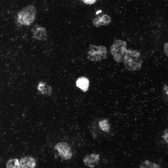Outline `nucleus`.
Listing matches in <instances>:
<instances>
[{"mask_svg": "<svg viewBox=\"0 0 168 168\" xmlns=\"http://www.w3.org/2000/svg\"><path fill=\"white\" fill-rule=\"evenodd\" d=\"M124 62L125 68L132 71L139 70L142 63L140 53L131 49H127Z\"/></svg>", "mask_w": 168, "mask_h": 168, "instance_id": "nucleus-1", "label": "nucleus"}, {"mask_svg": "<svg viewBox=\"0 0 168 168\" xmlns=\"http://www.w3.org/2000/svg\"><path fill=\"white\" fill-rule=\"evenodd\" d=\"M38 90L44 95L50 96L52 94V88L44 82H39L37 87Z\"/></svg>", "mask_w": 168, "mask_h": 168, "instance_id": "nucleus-10", "label": "nucleus"}, {"mask_svg": "<svg viewBox=\"0 0 168 168\" xmlns=\"http://www.w3.org/2000/svg\"><path fill=\"white\" fill-rule=\"evenodd\" d=\"M99 124V127L101 130L106 132L109 131L110 127L107 119H104L100 121Z\"/></svg>", "mask_w": 168, "mask_h": 168, "instance_id": "nucleus-14", "label": "nucleus"}, {"mask_svg": "<svg viewBox=\"0 0 168 168\" xmlns=\"http://www.w3.org/2000/svg\"><path fill=\"white\" fill-rule=\"evenodd\" d=\"M126 42L120 40H115L110 48L114 60L118 63L124 61L127 49Z\"/></svg>", "mask_w": 168, "mask_h": 168, "instance_id": "nucleus-3", "label": "nucleus"}, {"mask_svg": "<svg viewBox=\"0 0 168 168\" xmlns=\"http://www.w3.org/2000/svg\"><path fill=\"white\" fill-rule=\"evenodd\" d=\"M32 37L37 40L45 41L47 39L45 28L38 25H35L31 29Z\"/></svg>", "mask_w": 168, "mask_h": 168, "instance_id": "nucleus-6", "label": "nucleus"}, {"mask_svg": "<svg viewBox=\"0 0 168 168\" xmlns=\"http://www.w3.org/2000/svg\"><path fill=\"white\" fill-rule=\"evenodd\" d=\"M106 48L103 46H90L87 53V58L91 61H99L106 58Z\"/></svg>", "mask_w": 168, "mask_h": 168, "instance_id": "nucleus-4", "label": "nucleus"}, {"mask_svg": "<svg viewBox=\"0 0 168 168\" xmlns=\"http://www.w3.org/2000/svg\"><path fill=\"white\" fill-rule=\"evenodd\" d=\"M140 168H161L160 165L147 160L141 162Z\"/></svg>", "mask_w": 168, "mask_h": 168, "instance_id": "nucleus-12", "label": "nucleus"}, {"mask_svg": "<svg viewBox=\"0 0 168 168\" xmlns=\"http://www.w3.org/2000/svg\"><path fill=\"white\" fill-rule=\"evenodd\" d=\"M100 160L99 155L91 154L87 155L83 159L84 164L91 168L94 167L97 164Z\"/></svg>", "mask_w": 168, "mask_h": 168, "instance_id": "nucleus-7", "label": "nucleus"}, {"mask_svg": "<svg viewBox=\"0 0 168 168\" xmlns=\"http://www.w3.org/2000/svg\"><path fill=\"white\" fill-rule=\"evenodd\" d=\"M164 50L165 54L168 56V42L165 43L164 46Z\"/></svg>", "mask_w": 168, "mask_h": 168, "instance_id": "nucleus-16", "label": "nucleus"}, {"mask_svg": "<svg viewBox=\"0 0 168 168\" xmlns=\"http://www.w3.org/2000/svg\"><path fill=\"white\" fill-rule=\"evenodd\" d=\"M111 19L110 17L106 15H104L101 17H99L94 19L93 21L94 26L96 27H99L101 25H106L110 22Z\"/></svg>", "mask_w": 168, "mask_h": 168, "instance_id": "nucleus-11", "label": "nucleus"}, {"mask_svg": "<svg viewBox=\"0 0 168 168\" xmlns=\"http://www.w3.org/2000/svg\"><path fill=\"white\" fill-rule=\"evenodd\" d=\"M163 90L165 92V93L168 96V86L164 84L163 86Z\"/></svg>", "mask_w": 168, "mask_h": 168, "instance_id": "nucleus-18", "label": "nucleus"}, {"mask_svg": "<svg viewBox=\"0 0 168 168\" xmlns=\"http://www.w3.org/2000/svg\"><path fill=\"white\" fill-rule=\"evenodd\" d=\"M163 100L166 102H168V96L165 93L163 95Z\"/></svg>", "mask_w": 168, "mask_h": 168, "instance_id": "nucleus-19", "label": "nucleus"}, {"mask_svg": "<svg viewBox=\"0 0 168 168\" xmlns=\"http://www.w3.org/2000/svg\"><path fill=\"white\" fill-rule=\"evenodd\" d=\"M6 168H20V161L16 158L11 159L6 163Z\"/></svg>", "mask_w": 168, "mask_h": 168, "instance_id": "nucleus-13", "label": "nucleus"}, {"mask_svg": "<svg viewBox=\"0 0 168 168\" xmlns=\"http://www.w3.org/2000/svg\"><path fill=\"white\" fill-rule=\"evenodd\" d=\"M89 85V80L85 77H80L76 81V86L84 92H85L88 90Z\"/></svg>", "mask_w": 168, "mask_h": 168, "instance_id": "nucleus-9", "label": "nucleus"}, {"mask_svg": "<svg viewBox=\"0 0 168 168\" xmlns=\"http://www.w3.org/2000/svg\"><path fill=\"white\" fill-rule=\"evenodd\" d=\"M162 138L168 144V128L164 130V133L162 136Z\"/></svg>", "mask_w": 168, "mask_h": 168, "instance_id": "nucleus-15", "label": "nucleus"}, {"mask_svg": "<svg viewBox=\"0 0 168 168\" xmlns=\"http://www.w3.org/2000/svg\"><path fill=\"white\" fill-rule=\"evenodd\" d=\"M20 164V168H35L36 161L32 157L26 156L21 159Z\"/></svg>", "mask_w": 168, "mask_h": 168, "instance_id": "nucleus-8", "label": "nucleus"}, {"mask_svg": "<svg viewBox=\"0 0 168 168\" xmlns=\"http://www.w3.org/2000/svg\"><path fill=\"white\" fill-rule=\"evenodd\" d=\"M55 148L58 151L59 155L65 160L70 159L72 156L71 148L66 142H63L58 143L55 146Z\"/></svg>", "mask_w": 168, "mask_h": 168, "instance_id": "nucleus-5", "label": "nucleus"}, {"mask_svg": "<svg viewBox=\"0 0 168 168\" xmlns=\"http://www.w3.org/2000/svg\"><path fill=\"white\" fill-rule=\"evenodd\" d=\"M83 2L86 4H91L94 3L97 0H82Z\"/></svg>", "mask_w": 168, "mask_h": 168, "instance_id": "nucleus-17", "label": "nucleus"}, {"mask_svg": "<svg viewBox=\"0 0 168 168\" xmlns=\"http://www.w3.org/2000/svg\"><path fill=\"white\" fill-rule=\"evenodd\" d=\"M36 14V9L34 6H27L18 12V21L21 25L29 26L34 21Z\"/></svg>", "mask_w": 168, "mask_h": 168, "instance_id": "nucleus-2", "label": "nucleus"}]
</instances>
